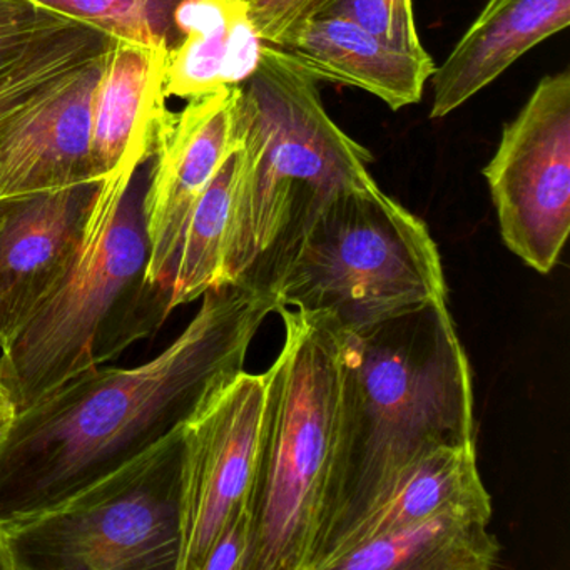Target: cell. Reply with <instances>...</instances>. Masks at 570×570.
I'll use <instances>...</instances> for the list:
<instances>
[{"mask_svg":"<svg viewBox=\"0 0 570 570\" xmlns=\"http://www.w3.org/2000/svg\"><path fill=\"white\" fill-rule=\"evenodd\" d=\"M266 288L282 306L323 309L348 332L449 299L429 226L376 183L323 203L279 253Z\"/></svg>","mask_w":570,"mask_h":570,"instance_id":"8992f818","label":"cell"},{"mask_svg":"<svg viewBox=\"0 0 570 570\" xmlns=\"http://www.w3.org/2000/svg\"><path fill=\"white\" fill-rule=\"evenodd\" d=\"M242 0H181L175 11L179 42L166 56V98L191 99L228 86L229 35Z\"/></svg>","mask_w":570,"mask_h":570,"instance_id":"d6986e66","label":"cell"},{"mask_svg":"<svg viewBox=\"0 0 570 570\" xmlns=\"http://www.w3.org/2000/svg\"><path fill=\"white\" fill-rule=\"evenodd\" d=\"M333 0H252L248 19L263 45L286 49L299 29L323 14Z\"/></svg>","mask_w":570,"mask_h":570,"instance_id":"603a6c76","label":"cell"},{"mask_svg":"<svg viewBox=\"0 0 570 570\" xmlns=\"http://www.w3.org/2000/svg\"><path fill=\"white\" fill-rule=\"evenodd\" d=\"M238 129L245 161L223 285L263 289L279 253L323 203L375 185L373 158L330 118L318 79L276 46L263 45L255 71L239 86Z\"/></svg>","mask_w":570,"mask_h":570,"instance_id":"277c9868","label":"cell"},{"mask_svg":"<svg viewBox=\"0 0 570 570\" xmlns=\"http://www.w3.org/2000/svg\"><path fill=\"white\" fill-rule=\"evenodd\" d=\"M276 313L283 346L265 372L252 570H315L345 465L352 340L323 309Z\"/></svg>","mask_w":570,"mask_h":570,"instance_id":"7a4b0ae2","label":"cell"},{"mask_svg":"<svg viewBox=\"0 0 570 570\" xmlns=\"http://www.w3.org/2000/svg\"><path fill=\"white\" fill-rule=\"evenodd\" d=\"M0 570H12L11 553H9L8 537L4 525L0 523Z\"/></svg>","mask_w":570,"mask_h":570,"instance_id":"4316f807","label":"cell"},{"mask_svg":"<svg viewBox=\"0 0 570 570\" xmlns=\"http://www.w3.org/2000/svg\"><path fill=\"white\" fill-rule=\"evenodd\" d=\"M239 86L188 99L181 111L163 112L153 132L145 193L149 279L171 293L183 233L206 186L238 141Z\"/></svg>","mask_w":570,"mask_h":570,"instance_id":"30bf717a","label":"cell"},{"mask_svg":"<svg viewBox=\"0 0 570 570\" xmlns=\"http://www.w3.org/2000/svg\"><path fill=\"white\" fill-rule=\"evenodd\" d=\"M242 2H246V4H249V2H252V0H242Z\"/></svg>","mask_w":570,"mask_h":570,"instance_id":"83f0119b","label":"cell"},{"mask_svg":"<svg viewBox=\"0 0 570 570\" xmlns=\"http://www.w3.org/2000/svg\"><path fill=\"white\" fill-rule=\"evenodd\" d=\"M279 308L272 289H209L155 358L91 370L14 413L0 432V523L52 509L181 426Z\"/></svg>","mask_w":570,"mask_h":570,"instance_id":"6da1fadb","label":"cell"},{"mask_svg":"<svg viewBox=\"0 0 570 570\" xmlns=\"http://www.w3.org/2000/svg\"><path fill=\"white\" fill-rule=\"evenodd\" d=\"M65 21L28 0H0V68Z\"/></svg>","mask_w":570,"mask_h":570,"instance_id":"cb8c5ba5","label":"cell"},{"mask_svg":"<svg viewBox=\"0 0 570 570\" xmlns=\"http://www.w3.org/2000/svg\"><path fill=\"white\" fill-rule=\"evenodd\" d=\"M482 175L507 248L540 275L552 272L570 232L569 69L540 79Z\"/></svg>","mask_w":570,"mask_h":570,"instance_id":"ba28073f","label":"cell"},{"mask_svg":"<svg viewBox=\"0 0 570 570\" xmlns=\"http://www.w3.org/2000/svg\"><path fill=\"white\" fill-rule=\"evenodd\" d=\"M350 340L345 465L323 550L416 460L476 440L472 368L449 299L350 332Z\"/></svg>","mask_w":570,"mask_h":570,"instance_id":"5b68a950","label":"cell"},{"mask_svg":"<svg viewBox=\"0 0 570 570\" xmlns=\"http://www.w3.org/2000/svg\"><path fill=\"white\" fill-rule=\"evenodd\" d=\"M292 52L318 81L358 88L392 111L419 105L435 72L429 52L402 51L360 26L335 16H318L299 29Z\"/></svg>","mask_w":570,"mask_h":570,"instance_id":"9a60e30c","label":"cell"},{"mask_svg":"<svg viewBox=\"0 0 570 570\" xmlns=\"http://www.w3.org/2000/svg\"><path fill=\"white\" fill-rule=\"evenodd\" d=\"M14 413V406H12L11 400H9L4 386H2V383H0V432H2L4 426L11 422Z\"/></svg>","mask_w":570,"mask_h":570,"instance_id":"484cf974","label":"cell"},{"mask_svg":"<svg viewBox=\"0 0 570 570\" xmlns=\"http://www.w3.org/2000/svg\"><path fill=\"white\" fill-rule=\"evenodd\" d=\"M151 155L99 181L78 256L58 288L0 350V383L22 412L155 335L171 293L149 279L145 193Z\"/></svg>","mask_w":570,"mask_h":570,"instance_id":"3957f363","label":"cell"},{"mask_svg":"<svg viewBox=\"0 0 570 570\" xmlns=\"http://www.w3.org/2000/svg\"><path fill=\"white\" fill-rule=\"evenodd\" d=\"M266 409V373L216 380L181 425V556L202 570L223 527L252 505Z\"/></svg>","mask_w":570,"mask_h":570,"instance_id":"9c48e42d","label":"cell"},{"mask_svg":"<svg viewBox=\"0 0 570 570\" xmlns=\"http://www.w3.org/2000/svg\"><path fill=\"white\" fill-rule=\"evenodd\" d=\"M181 426L52 509L2 523L12 570H178Z\"/></svg>","mask_w":570,"mask_h":570,"instance_id":"52a82bcc","label":"cell"},{"mask_svg":"<svg viewBox=\"0 0 570 570\" xmlns=\"http://www.w3.org/2000/svg\"><path fill=\"white\" fill-rule=\"evenodd\" d=\"M490 520L492 510L439 513L346 550L326 570H490L502 553Z\"/></svg>","mask_w":570,"mask_h":570,"instance_id":"e0dca14e","label":"cell"},{"mask_svg":"<svg viewBox=\"0 0 570 570\" xmlns=\"http://www.w3.org/2000/svg\"><path fill=\"white\" fill-rule=\"evenodd\" d=\"M460 509L492 510L480 476L476 440L442 446L403 470L376 499L356 513L323 550L316 570L366 540Z\"/></svg>","mask_w":570,"mask_h":570,"instance_id":"5bb4252c","label":"cell"},{"mask_svg":"<svg viewBox=\"0 0 570 570\" xmlns=\"http://www.w3.org/2000/svg\"><path fill=\"white\" fill-rule=\"evenodd\" d=\"M239 131V129H238ZM245 151L242 138L206 186L183 233L171 278V312L223 285V256Z\"/></svg>","mask_w":570,"mask_h":570,"instance_id":"ac0fdd59","label":"cell"},{"mask_svg":"<svg viewBox=\"0 0 570 570\" xmlns=\"http://www.w3.org/2000/svg\"><path fill=\"white\" fill-rule=\"evenodd\" d=\"M116 42L169 52L179 42L175 11L181 0H28Z\"/></svg>","mask_w":570,"mask_h":570,"instance_id":"44dd1931","label":"cell"},{"mask_svg":"<svg viewBox=\"0 0 570 570\" xmlns=\"http://www.w3.org/2000/svg\"><path fill=\"white\" fill-rule=\"evenodd\" d=\"M98 185L0 202V350L68 275Z\"/></svg>","mask_w":570,"mask_h":570,"instance_id":"7c38bea8","label":"cell"},{"mask_svg":"<svg viewBox=\"0 0 570 570\" xmlns=\"http://www.w3.org/2000/svg\"><path fill=\"white\" fill-rule=\"evenodd\" d=\"M106 51L0 129V202L101 181L92 115Z\"/></svg>","mask_w":570,"mask_h":570,"instance_id":"8fae6325","label":"cell"},{"mask_svg":"<svg viewBox=\"0 0 570 570\" xmlns=\"http://www.w3.org/2000/svg\"><path fill=\"white\" fill-rule=\"evenodd\" d=\"M570 0H487L432 76L430 119H442L495 82L530 49L566 31Z\"/></svg>","mask_w":570,"mask_h":570,"instance_id":"4fadbf2b","label":"cell"},{"mask_svg":"<svg viewBox=\"0 0 570 570\" xmlns=\"http://www.w3.org/2000/svg\"><path fill=\"white\" fill-rule=\"evenodd\" d=\"M255 525L252 505H245L223 527L202 570H252Z\"/></svg>","mask_w":570,"mask_h":570,"instance_id":"d4e9b609","label":"cell"},{"mask_svg":"<svg viewBox=\"0 0 570 570\" xmlns=\"http://www.w3.org/2000/svg\"><path fill=\"white\" fill-rule=\"evenodd\" d=\"M112 39L79 22L65 21L36 39L0 68V129L66 76L102 55Z\"/></svg>","mask_w":570,"mask_h":570,"instance_id":"ffe728a7","label":"cell"},{"mask_svg":"<svg viewBox=\"0 0 570 570\" xmlns=\"http://www.w3.org/2000/svg\"><path fill=\"white\" fill-rule=\"evenodd\" d=\"M168 52L112 41L105 55L92 115V159L99 178L129 159L151 155L166 106Z\"/></svg>","mask_w":570,"mask_h":570,"instance_id":"2e32d148","label":"cell"},{"mask_svg":"<svg viewBox=\"0 0 570 570\" xmlns=\"http://www.w3.org/2000/svg\"><path fill=\"white\" fill-rule=\"evenodd\" d=\"M320 16H335L402 51L426 52L416 31L413 0H333Z\"/></svg>","mask_w":570,"mask_h":570,"instance_id":"7402d4cb","label":"cell"}]
</instances>
